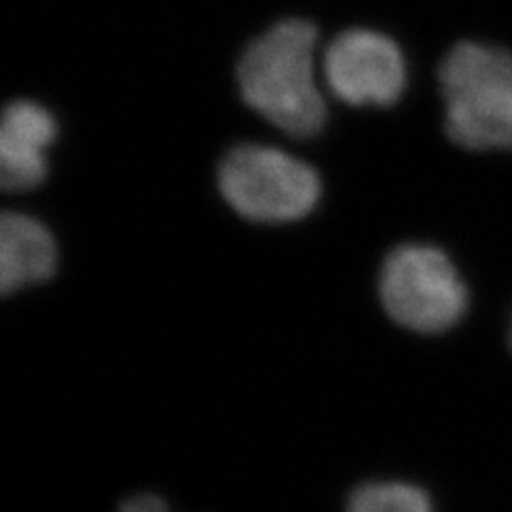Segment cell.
Returning <instances> with one entry per match:
<instances>
[{"mask_svg": "<svg viewBox=\"0 0 512 512\" xmlns=\"http://www.w3.org/2000/svg\"><path fill=\"white\" fill-rule=\"evenodd\" d=\"M318 30L288 18L256 37L237 62L242 99L282 133L308 139L323 131L327 103L314 75Z\"/></svg>", "mask_w": 512, "mask_h": 512, "instance_id": "1", "label": "cell"}, {"mask_svg": "<svg viewBox=\"0 0 512 512\" xmlns=\"http://www.w3.org/2000/svg\"><path fill=\"white\" fill-rule=\"evenodd\" d=\"M446 135L466 150H512V56L457 43L438 69Z\"/></svg>", "mask_w": 512, "mask_h": 512, "instance_id": "2", "label": "cell"}, {"mask_svg": "<svg viewBox=\"0 0 512 512\" xmlns=\"http://www.w3.org/2000/svg\"><path fill=\"white\" fill-rule=\"evenodd\" d=\"M218 190L242 218L284 224L312 214L323 184L314 167L284 150L242 143L222 158Z\"/></svg>", "mask_w": 512, "mask_h": 512, "instance_id": "3", "label": "cell"}, {"mask_svg": "<svg viewBox=\"0 0 512 512\" xmlns=\"http://www.w3.org/2000/svg\"><path fill=\"white\" fill-rule=\"evenodd\" d=\"M378 297L395 325L438 335L468 310V286L440 248L404 244L389 252L378 278Z\"/></svg>", "mask_w": 512, "mask_h": 512, "instance_id": "4", "label": "cell"}, {"mask_svg": "<svg viewBox=\"0 0 512 512\" xmlns=\"http://www.w3.org/2000/svg\"><path fill=\"white\" fill-rule=\"evenodd\" d=\"M325 82L335 99L350 107H393L406 90V58L382 32L344 30L323 58Z\"/></svg>", "mask_w": 512, "mask_h": 512, "instance_id": "5", "label": "cell"}, {"mask_svg": "<svg viewBox=\"0 0 512 512\" xmlns=\"http://www.w3.org/2000/svg\"><path fill=\"white\" fill-rule=\"evenodd\" d=\"M58 135L52 111L32 101H13L0 124V184L9 192L32 190L47 178V150Z\"/></svg>", "mask_w": 512, "mask_h": 512, "instance_id": "6", "label": "cell"}, {"mask_svg": "<svg viewBox=\"0 0 512 512\" xmlns=\"http://www.w3.org/2000/svg\"><path fill=\"white\" fill-rule=\"evenodd\" d=\"M58 267V248L50 229L22 212L0 218V288L5 295L47 282Z\"/></svg>", "mask_w": 512, "mask_h": 512, "instance_id": "7", "label": "cell"}, {"mask_svg": "<svg viewBox=\"0 0 512 512\" xmlns=\"http://www.w3.org/2000/svg\"><path fill=\"white\" fill-rule=\"evenodd\" d=\"M346 512H434L429 495L402 480H374L352 491Z\"/></svg>", "mask_w": 512, "mask_h": 512, "instance_id": "8", "label": "cell"}, {"mask_svg": "<svg viewBox=\"0 0 512 512\" xmlns=\"http://www.w3.org/2000/svg\"><path fill=\"white\" fill-rule=\"evenodd\" d=\"M120 512H171V508L163 498H158L154 493H139L133 495L131 500H126Z\"/></svg>", "mask_w": 512, "mask_h": 512, "instance_id": "9", "label": "cell"}, {"mask_svg": "<svg viewBox=\"0 0 512 512\" xmlns=\"http://www.w3.org/2000/svg\"><path fill=\"white\" fill-rule=\"evenodd\" d=\"M508 342H510V350H512V323H510V335H508Z\"/></svg>", "mask_w": 512, "mask_h": 512, "instance_id": "10", "label": "cell"}]
</instances>
